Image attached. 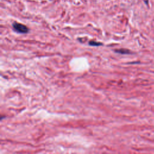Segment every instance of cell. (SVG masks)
<instances>
[{"instance_id":"6da1fadb","label":"cell","mask_w":154,"mask_h":154,"mask_svg":"<svg viewBox=\"0 0 154 154\" xmlns=\"http://www.w3.org/2000/svg\"><path fill=\"white\" fill-rule=\"evenodd\" d=\"M13 29L17 33L24 34V33L28 32V28L27 27V26L22 24L14 23L13 24Z\"/></svg>"},{"instance_id":"7a4b0ae2","label":"cell","mask_w":154,"mask_h":154,"mask_svg":"<svg viewBox=\"0 0 154 154\" xmlns=\"http://www.w3.org/2000/svg\"><path fill=\"white\" fill-rule=\"evenodd\" d=\"M89 45L92 46H99L101 45V43L95 42V41H90L89 42Z\"/></svg>"},{"instance_id":"3957f363","label":"cell","mask_w":154,"mask_h":154,"mask_svg":"<svg viewBox=\"0 0 154 154\" xmlns=\"http://www.w3.org/2000/svg\"><path fill=\"white\" fill-rule=\"evenodd\" d=\"M116 51L117 52H119V53H121V54H127V53H126V52H128L126 50H117V51Z\"/></svg>"}]
</instances>
